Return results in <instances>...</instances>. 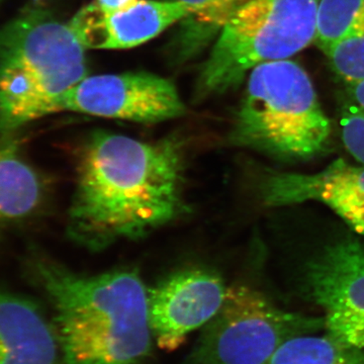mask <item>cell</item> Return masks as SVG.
Wrapping results in <instances>:
<instances>
[{
	"mask_svg": "<svg viewBox=\"0 0 364 364\" xmlns=\"http://www.w3.org/2000/svg\"><path fill=\"white\" fill-rule=\"evenodd\" d=\"M267 364H364V348L330 335H304L289 340Z\"/></svg>",
	"mask_w": 364,
	"mask_h": 364,
	"instance_id": "5bb4252c",
	"label": "cell"
},
{
	"mask_svg": "<svg viewBox=\"0 0 364 364\" xmlns=\"http://www.w3.org/2000/svg\"><path fill=\"white\" fill-rule=\"evenodd\" d=\"M158 123L186 112L177 88L168 79L147 72L86 76L67 91L58 112Z\"/></svg>",
	"mask_w": 364,
	"mask_h": 364,
	"instance_id": "ba28073f",
	"label": "cell"
},
{
	"mask_svg": "<svg viewBox=\"0 0 364 364\" xmlns=\"http://www.w3.org/2000/svg\"><path fill=\"white\" fill-rule=\"evenodd\" d=\"M186 4L191 11V16L186 18L191 21V31L188 35L193 40H205L208 36L213 35L219 31L231 18L229 9H227L224 0H176ZM184 20V21H186Z\"/></svg>",
	"mask_w": 364,
	"mask_h": 364,
	"instance_id": "e0dca14e",
	"label": "cell"
},
{
	"mask_svg": "<svg viewBox=\"0 0 364 364\" xmlns=\"http://www.w3.org/2000/svg\"><path fill=\"white\" fill-rule=\"evenodd\" d=\"M136 1L138 0H95L92 4L104 14H112L130 6Z\"/></svg>",
	"mask_w": 364,
	"mask_h": 364,
	"instance_id": "d6986e66",
	"label": "cell"
},
{
	"mask_svg": "<svg viewBox=\"0 0 364 364\" xmlns=\"http://www.w3.org/2000/svg\"><path fill=\"white\" fill-rule=\"evenodd\" d=\"M325 54L345 85L364 80V33L336 43Z\"/></svg>",
	"mask_w": 364,
	"mask_h": 364,
	"instance_id": "2e32d148",
	"label": "cell"
},
{
	"mask_svg": "<svg viewBox=\"0 0 364 364\" xmlns=\"http://www.w3.org/2000/svg\"><path fill=\"white\" fill-rule=\"evenodd\" d=\"M332 124L305 69L291 60L248 74L231 141L280 161H308L331 145Z\"/></svg>",
	"mask_w": 364,
	"mask_h": 364,
	"instance_id": "277c9868",
	"label": "cell"
},
{
	"mask_svg": "<svg viewBox=\"0 0 364 364\" xmlns=\"http://www.w3.org/2000/svg\"><path fill=\"white\" fill-rule=\"evenodd\" d=\"M228 287L212 270L191 268L169 275L148 291V318L160 349L174 351L205 327L224 304Z\"/></svg>",
	"mask_w": 364,
	"mask_h": 364,
	"instance_id": "9c48e42d",
	"label": "cell"
},
{
	"mask_svg": "<svg viewBox=\"0 0 364 364\" xmlns=\"http://www.w3.org/2000/svg\"><path fill=\"white\" fill-rule=\"evenodd\" d=\"M178 139L95 133L81 151L69 210L72 238L93 250L139 239L183 212Z\"/></svg>",
	"mask_w": 364,
	"mask_h": 364,
	"instance_id": "6da1fadb",
	"label": "cell"
},
{
	"mask_svg": "<svg viewBox=\"0 0 364 364\" xmlns=\"http://www.w3.org/2000/svg\"><path fill=\"white\" fill-rule=\"evenodd\" d=\"M85 48L69 23L26 9L0 31V130L9 133L58 112L87 75Z\"/></svg>",
	"mask_w": 364,
	"mask_h": 364,
	"instance_id": "3957f363",
	"label": "cell"
},
{
	"mask_svg": "<svg viewBox=\"0 0 364 364\" xmlns=\"http://www.w3.org/2000/svg\"><path fill=\"white\" fill-rule=\"evenodd\" d=\"M0 1H2V0H0Z\"/></svg>",
	"mask_w": 364,
	"mask_h": 364,
	"instance_id": "7402d4cb",
	"label": "cell"
},
{
	"mask_svg": "<svg viewBox=\"0 0 364 364\" xmlns=\"http://www.w3.org/2000/svg\"><path fill=\"white\" fill-rule=\"evenodd\" d=\"M345 85L348 92L349 100L364 111V80Z\"/></svg>",
	"mask_w": 364,
	"mask_h": 364,
	"instance_id": "ffe728a7",
	"label": "cell"
},
{
	"mask_svg": "<svg viewBox=\"0 0 364 364\" xmlns=\"http://www.w3.org/2000/svg\"><path fill=\"white\" fill-rule=\"evenodd\" d=\"M261 198L272 208L324 203L356 233L364 235L363 164H350L339 158L316 173L274 172L261 184Z\"/></svg>",
	"mask_w": 364,
	"mask_h": 364,
	"instance_id": "30bf717a",
	"label": "cell"
},
{
	"mask_svg": "<svg viewBox=\"0 0 364 364\" xmlns=\"http://www.w3.org/2000/svg\"><path fill=\"white\" fill-rule=\"evenodd\" d=\"M301 289L324 312L326 334L364 348V247L356 239H340L306 261Z\"/></svg>",
	"mask_w": 364,
	"mask_h": 364,
	"instance_id": "52a82bcc",
	"label": "cell"
},
{
	"mask_svg": "<svg viewBox=\"0 0 364 364\" xmlns=\"http://www.w3.org/2000/svg\"><path fill=\"white\" fill-rule=\"evenodd\" d=\"M247 1H249V0H224L225 4H226L230 14H231V16H233L235 11H238V9Z\"/></svg>",
	"mask_w": 364,
	"mask_h": 364,
	"instance_id": "44dd1931",
	"label": "cell"
},
{
	"mask_svg": "<svg viewBox=\"0 0 364 364\" xmlns=\"http://www.w3.org/2000/svg\"><path fill=\"white\" fill-rule=\"evenodd\" d=\"M42 181L16 144L0 143V225L20 221L40 207Z\"/></svg>",
	"mask_w": 364,
	"mask_h": 364,
	"instance_id": "4fadbf2b",
	"label": "cell"
},
{
	"mask_svg": "<svg viewBox=\"0 0 364 364\" xmlns=\"http://www.w3.org/2000/svg\"><path fill=\"white\" fill-rule=\"evenodd\" d=\"M51 301L65 364H146L152 353L148 291L133 270L78 274L48 260L33 267Z\"/></svg>",
	"mask_w": 364,
	"mask_h": 364,
	"instance_id": "7a4b0ae2",
	"label": "cell"
},
{
	"mask_svg": "<svg viewBox=\"0 0 364 364\" xmlns=\"http://www.w3.org/2000/svg\"><path fill=\"white\" fill-rule=\"evenodd\" d=\"M59 352L56 330L39 306L0 293V364H56Z\"/></svg>",
	"mask_w": 364,
	"mask_h": 364,
	"instance_id": "7c38bea8",
	"label": "cell"
},
{
	"mask_svg": "<svg viewBox=\"0 0 364 364\" xmlns=\"http://www.w3.org/2000/svg\"><path fill=\"white\" fill-rule=\"evenodd\" d=\"M321 330L324 318L282 310L258 289L236 284L183 364H267L289 340Z\"/></svg>",
	"mask_w": 364,
	"mask_h": 364,
	"instance_id": "8992f818",
	"label": "cell"
},
{
	"mask_svg": "<svg viewBox=\"0 0 364 364\" xmlns=\"http://www.w3.org/2000/svg\"><path fill=\"white\" fill-rule=\"evenodd\" d=\"M340 128L344 147L354 159L364 165V111L350 100L341 109Z\"/></svg>",
	"mask_w": 364,
	"mask_h": 364,
	"instance_id": "ac0fdd59",
	"label": "cell"
},
{
	"mask_svg": "<svg viewBox=\"0 0 364 364\" xmlns=\"http://www.w3.org/2000/svg\"><path fill=\"white\" fill-rule=\"evenodd\" d=\"M364 33V0H321L316 44L323 52Z\"/></svg>",
	"mask_w": 364,
	"mask_h": 364,
	"instance_id": "9a60e30c",
	"label": "cell"
},
{
	"mask_svg": "<svg viewBox=\"0 0 364 364\" xmlns=\"http://www.w3.org/2000/svg\"><path fill=\"white\" fill-rule=\"evenodd\" d=\"M189 16L188 7L176 0H138L112 14L90 4L68 23L85 49H130Z\"/></svg>",
	"mask_w": 364,
	"mask_h": 364,
	"instance_id": "8fae6325",
	"label": "cell"
},
{
	"mask_svg": "<svg viewBox=\"0 0 364 364\" xmlns=\"http://www.w3.org/2000/svg\"><path fill=\"white\" fill-rule=\"evenodd\" d=\"M321 0H249L223 26L198 77L200 95L240 85L251 70L316 41Z\"/></svg>",
	"mask_w": 364,
	"mask_h": 364,
	"instance_id": "5b68a950",
	"label": "cell"
}]
</instances>
